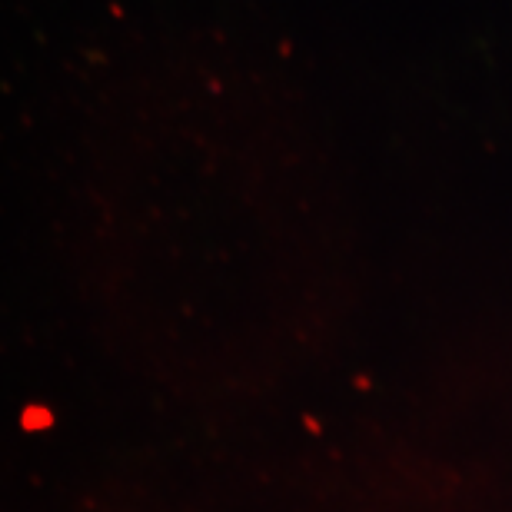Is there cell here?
<instances>
[{
    "mask_svg": "<svg viewBox=\"0 0 512 512\" xmlns=\"http://www.w3.org/2000/svg\"><path fill=\"white\" fill-rule=\"evenodd\" d=\"M84 263L153 376L243 389L303 363L350 300V240L310 130L233 57L160 64L117 94L84 177Z\"/></svg>",
    "mask_w": 512,
    "mask_h": 512,
    "instance_id": "6da1fadb",
    "label": "cell"
}]
</instances>
